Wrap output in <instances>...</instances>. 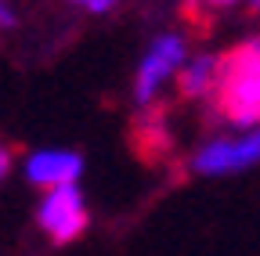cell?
Returning <instances> with one entry per match:
<instances>
[{
  "instance_id": "2",
  "label": "cell",
  "mask_w": 260,
  "mask_h": 256,
  "mask_svg": "<svg viewBox=\"0 0 260 256\" xmlns=\"http://www.w3.org/2000/svg\"><path fill=\"white\" fill-rule=\"evenodd\" d=\"M37 224L40 231L54 242V245H69L76 242L87 224H90V213H87V202H83V191L76 184H65V188H51L40 209H37Z\"/></svg>"
},
{
  "instance_id": "3",
  "label": "cell",
  "mask_w": 260,
  "mask_h": 256,
  "mask_svg": "<svg viewBox=\"0 0 260 256\" xmlns=\"http://www.w3.org/2000/svg\"><path fill=\"white\" fill-rule=\"evenodd\" d=\"M188 61V51H184V36H174V33H162L152 40L148 54L141 58L138 65V80H134V98L138 105H148L155 98V90L167 83L181 65Z\"/></svg>"
},
{
  "instance_id": "1",
  "label": "cell",
  "mask_w": 260,
  "mask_h": 256,
  "mask_svg": "<svg viewBox=\"0 0 260 256\" xmlns=\"http://www.w3.org/2000/svg\"><path fill=\"white\" fill-rule=\"evenodd\" d=\"M217 108L228 123L253 130L260 126V36L217 58Z\"/></svg>"
},
{
  "instance_id": "6",
  "label": "cell",
  "mask_w": 260,
  "mask_h": 256,
  "mask_svg": "<svg viewBox=\"0 0 260 256\" xmlns=\"http://www.w3.org/2000/svg\"><path fill=\"white\" fill-rule=\"evenodd\" d=\"M181 98H210L217 87V58L213 54H199L181 65Z\"/></svg>"
},
{
  "instance_id": "9",
  "label": "cell",
  "mask_w": 260,
  "mask_h": 256,
  "mask_svg": "<svg viewBox=\"0 0 260 256\" xmlns=\"http://www.w3.org/2000/svg\"><path fill=\"white\" fill-rule=\"evenodd\" d=\"M8 170H11V148H4V144H0V180L8 177Z\"/></svg>"
},
{
  "instance_id": "11",
  "label": "cell",
  "mask_w": 260,
  "mask_h": 256,
  "mask_svg": "<svg viewBox=\"0 0 260 256\" xmlns=\"http://www.w3.org/2000/svg\"><path fill=\"white\" fill-rule=\"evenodd\" d=\"M249 8H260V0H249Z\"/></svg>"
},
{
  "instance_id": "4",
  "label": "cell",
  "mask_w": 260,
  "mask_h": 256,
  "mask_svg": "<svg viewBox=\"0 0 260 256\" xmlns=\"http://www.w3.org/2000/svg\"><path fill=\"white\" fill-rule=\"evenodd\" d=\"M260 163V126L239 141H210L195 152L191 159V170L195 173H206V177H220V173H239Z\"/></svg>"
},
{
  "instance_id": "12",
  "label": "cell",
  "mask_w": 260,
  "mask_h": 256,
  "mask_svg": "<svg viewBox=\"0 0 260 256\" xmlns=\"http://www.w3.org/2000/svg\"><path fill=\"white\" fill-rule=\"evenodd\" d=\"M73 4H90V0H73Z\"/></svg>"
},
{
  "instance_id": "8",
  "label": "cell",
  "mask_w": 260,
  "mask_h": 256,
  "mask_svg": "<svg viewBox=\"0 0 260 256\" xmlns=\"http://www.w3.org/2000/svg\"><path fill=\"white\" fill-rule=\"evenodd\" d=\"M11 25H15V11L0 0V29H11Z\"/></svg>"
},
{
  "instance_id": "10",
  "label": "cell",
  "mask_w": 260,
  "mask_h": 256,
  "mask_svg": "<svg viewBox=\"0 0 260 256\" xmlns=\"http://www.w3.org/2000/svg\"><path fill=\"white\" fill-rule=\"evenodd\" d=\"M206 8H232V4H239V0H203Z\"/></svg>"
},
{
  "instance_id": "7",
  "label": "cell",
  "mask_w": 260,
  "mask_h": 256,
  "mask_svg": "<svg viewBox=\"0 0 260 256\" xmlns=\"http://www.w3.org/2000/svg\"><path fill=\"white\" fill-rule=\"evenodd\" d=\"M116 4H119V0H90L87 8H90V15H105V11H112Z\"/></svg>"
},
{
  "instance_id": "5",
  "label": "cell",
  "mask_w": 260,
  "mask_h": 256,
  "mask_svg": "<svg viewBox=\"0 0 260 256\" xmlns=\"http://www.w3.org/2000/svg\"><path fill=\"white\" fill-rule=\"evenodd\" d=\"M83 173V155L76 152H65V148H40L25 159V177L29 184L37 188H65V184H76Z\"/></svg>"
}]
</instances>
